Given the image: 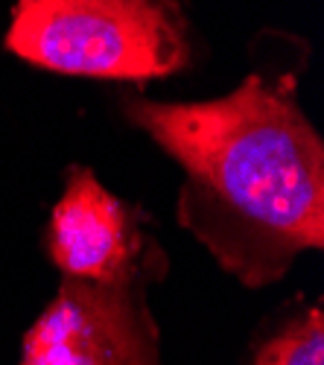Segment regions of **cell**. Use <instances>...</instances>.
Masks as SVG:
<instances>
[{
    "mask_svg": "<svg viewBox=\"0 0 324 365\" xmlns=\"http://www.w3.org/2000/svg\"><path fill=\"white\" fill-rule=\"evenodd\" d=\"M251 71L214 100L126 94L120 111L184 170L175 217L240 284L281 281L324 246V140L298 103L304 38L266 29Z\"/></svg>",
    "mask_w": 324,
    "mask_h": 365,
    "instance_id": "cell-1",
    "label": "cell"
},
{
    "mask_svg": "<svg viewBox=\"0 0 324 365\" xmlns=\"http://www.w3.org/2000/svg\"><path fill=\"white\" fill-rule=\"evenodd\" d=\"M4 41L36 68L114 82L172 76L193 58L182 0H15Z\"/></svg>",
    "mask_w": 324,
    "mask_h": 365,
    "instance_id": "cell-2",
    "label": "cell"
},
{
    "mask_svg": "<svg viewBox=\"0 0 324 365\" xmlns=\"http://www.w3.org/2000/svg\"><path fill=\"white\" fill-rule=\"evenodd\" d=\"M47 255L68 281L146 287L167 278L169 260L143 210L114 196L88 167H70L47 222Z\"/></svg>",
    "mask_w": 324,
    "mask_h": 365,
    "instance_id": "cell-3",
    "label": "cell"
},
{
    "mask_svg": "<svg viewBox=\"0 0 324 365\" xmlns=\"http://www.w3.org/2000/svg\"><path fill=\"white\" fill-rule=\"evenodd\" d=\"M146 287H97L62 278L23 333L21 365H164Z\"/></svg>",
    "mask_w": 324,
    "mask_h": 365,
    "instance_id": "cell-4",
    "label": "cell"
},
{
    "mask_svg": "<svg viewBox=\"0 0 324 365\" xmlns=\"http://www.w3.org/2000/svg\"><path fill=\"white\" fill-rule=\"evenodd\" d=\"M249 365H324V319L318 304L281 322L254 348Z\"/></svg>",
    "mask_w": 324,
    "mask_h": 365,
    "instance_id": "cell-5",
    "label": "cell"
}]
</instances>
